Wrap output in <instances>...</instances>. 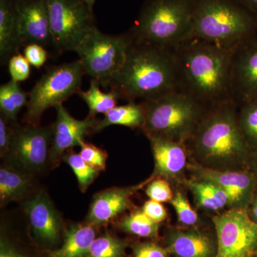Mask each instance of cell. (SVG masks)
<instances>
[{
  "label": "cell",
  "mask_w": 257,
  "mask_h": 257,
  "mask_svg": "<svg viewBox=\"0 0 257 257\" xmlns=\"http://www.w3.org/2000/svg\"><path fill=\"white\" fill-rule=\"evenodd\" d=\"M24 209L34 241L47 251L60 247L67 226L48 194L44 191L37 192L24 203Z\"/></svg>",
  "instance_id": "7c38bea8"
},
{
  "label": "cell",
  "mask_w": 257,
  "mask_h": 257,
  "mask_svg": "<svg viewBox=\"0 0 257 257\" xmlns=\"http://www.w3.org/2000/svg\"><path fill=\"white\" fill-rule=\"evenodd\" d=\"M57 119L52 125V140L50 153V164L57 166L64 154L74 147H81L85 143L84 138L93 133L95 118L88 116L85 119L79 120L71 116L63 104L55 106Z\"/></svg>",
  "instance_id": "9a60e30c"
},
{
  "label": "cell",
  "mask_w": 257,
  "mask_h": 257,
  "mask_svg": "<svg viewBox=\"0 0 257 257\" xmlns=\"http://www.w3.org/2000/svg\"><path fill=\"white\" fill-rule=\"evenodd\" d=\"M52 47L59 54L75 52L96 28L92 10L83 0H46Z\"/></svg>",
  "instance_id": "9c48e42d"
},
{
  "label": "cell",
  "mask_w": 257,
  "mask_h": 257,
  "mask_svg": "<svg viewBox=\"0 0 257 257\" xmlns=\"http://www.w3.org/2000/svg\"><path fill=\"white\" fill-rule=\"evenodd\" d=\"M194 0H147L130 33L135 40L175 49L188 40Z\"/></svg>",
  "instance_id": "5b68a950"
},
{
  "label": "cell",
  "mask_w": 257,
  "mask_h": 257,
  "mask_svg": "<svg viewBox=\"0 0 257 257\" xmlns=\"http://www.w3.org/2000/svg\"><path fill=\"white\" fill-rule=\"evenodd\" d=\"M19 37L22 47L37 44L52 47L46 0H22L15 5Z\"/></svg>",
  "instance_id": "e0dca14e"
},
{
  "label": "cell",
  "mask_w": 257,
  "mask_h": 257,
  "mask_svg": "<svg viewBox=\"0 0 257 257\" xmlns=\"http://www.w3.org/2000/svg\"><path fill=\"white\" fill-rule=\"evenodd\" d=\"M130 243V239H121L106 230L94 240L87 257H127L126 249Z\"/></svg>",
  "instance_id": "f1b7e54d"
},
{
  "label": "cell",
  "mask_w": 257,
  "mask_h": 257,
  "mask_svg": "<svg viewBox=\"0 0 257 257\" xmlns=\"http://www.w3.org/2000/svg\"><path fill=\"white\" fill-rule=\"evenodd\" d=\"M52 125L40 126L13 124L11 143L6 157L15 168L32 175L41 172L50 164Z\"/></svg>",
  "instance_id": "8fae6325"
},
{
  "label": "cell",
  "mask_w": 257,
  "mask_h": 257,
  "mask_svg": "<svg viewBox=\"0 0 257 257\" xmlns=\"http://www.w3.org/2000/svg\"><path fill=\"white\" fill-rule=\"evenodd\" d=\"M183 187L192 192L197 207L200 209L219 214L229 208V199L226 193L211 181L191 177L186 179Z\"/></svg>",
  "instance_id": "44dd1931"
},
{
  "label": "cell",
  "mask_w": 257,
  "mask_h": 257,
  "mask_svg": "<svg viewBox=\"0 0 257 257\" xmlns=\"http://www.w3.org/2000/svg\"><path fill=\"white\" fill-rule=\"evenodd\" d=\"M170 203L177 213L179 222L184 227H197L199 222V216L191 206L182 189L176 191Z\"/></svg>",
  "instance_id": "1f68e13d"
},
{
  "label": "cell",
  "mask_w": 257,
  "mask_h": 257,
  "mask_svg": "<svg viewBox=\"0 0 257 257\" xmlns=\"http://www.w3.org/2000/svg\"><path fill=\"white\" fill-rule=\"evenodd\" d=\"M188 173L195 178L211 181L227 195L228 209L248 208L256 194L257 176L251 170L218 171L189 162Z\"/></svg>",
  "instance_id": "4fadbf2b"
},
{
  "label": "cell",
  "mask_w": 257,
  "mask_h": 257,
  "mask_svg": "<svg viewBox=\"0 0 257 257\" xmlns=\"http://www.w3.org/2000/svg\"><path fill=\"white\" fill-rule=\"evenodd\" d=\"M230 83L231 99L237 106L257 99V35L234 49Z\"/></svg>",
  "instance_id": "5bb4252c"
},
{
  "label": "cell",
  "mask_w": 257,
  "mask_h": 257,
  "mask_svg": "<svg viewBox=\"0 0 257 257\" xmlns=\"http://www.w3.org/2000/svg\"><path fill=\"white\" fill-rule=\"evenodd\" d=\"M108 87L128 101L155 100L177 92L174 49L138 41L132 36L124 64Z\"/></svg>",
  "instance_id": "3957f363"
},
{
  "label": "cell",
  "mask_w": 257,
  "mask_h": 257,
  "mask_svg": "<svg viewBox=\"0 0 257 257\" xmlns=\"http://www.w3.org/2000/svg\"><path fill=\"white\" fill-rule=\"evenodd\" d=\"M146 194L152 200L160 203L170 202L175 194L168 181L151 177L147 184Z\"/></svg>",
  "instance_id": "836d02e7"
},
{
  "label": "cell",
  "mask_w": 257,
  "mask_h": 257,
  "mask_svg": "<svg viewBox=\"0 0 257 257\" xmlns=\"http://www.w3.org/2000/svg\"><path fill=\"white\" fill-rule=\"evenodd\" d=\"M216 257H257V222L248 208L227 209L212 217Z\"/></svg>",
  "instance_id": "30bf717a"
},
{
  "label": "cell",
  "mask_w": 257,
  "mask_h": 257,
  "mask_svg": "<svg viewBox=\"0 0 257 257\" xmlns=\"http://www.w3.org/2000/svg\"><path fill=\"white\" fill-rule=\"evenodd\" d=\"M142 210L152 221L161 224L167 218V211L162 203L156 201H147L144 204Z\"/></svg>",
  "instance_id": "74e56055"
},
{
  "label": "cell",
  "mask_w": 257,
  "mask_h": 257,
  "mask_svg": "<svg viewBox=\"0 0 257 257\" xmlns=\"http://www.w3.org/2000/svg\"><path fill=\"white\" fill-rule=\"evenodd\" d=\"M145 120V111L143 102L128 101L124 105L114 106L104 114L102 119L97 120L93 128V133L101 132L112 125L142 130Z\"/></svg>",
  "instance_id": "d4e9b609"
},
{
  "label": "cell",
  "mask_w": 257,
  "mask_h": 257,
  "mask_svg": "<svg viewBox=\"0 0 257 257\" xmlns=\"http://www.w3.org/2000/svg\"><path fill=\"white\" fill-rule=\"evenodd\" d=\"M32 175L12 167L0 169V204L4 207L12 202L23 200L31 190Z\"/></svg>",
  "instance_id": "cb8c5ba5"
},
{
  "label": "cell",
  "mask_w": 257,
  "mask_h": 257,
  "mask_svg": "<svg viewBox=\"0 0 257 257\" xmlns=\"http://www.w3.org/2000/svg\"><path fill=\"white\" fill-rule=\"evenodd\" d=\"M99 84L95 79L90 82V87L87 91L80 90L77 94L87 104L89 113L88 116L95 118L98 114H105L117 104V95L114 92H103Z\"/></svg>",
  "instance_id": "83f0119b"
},
{
  "label": "cell",
  "mask_w": 257,
  "mask_h": 257,
  "mask_svg": "<svg viewBox=\"0 0 257 257\" xmlns=\"http://www.w3.org/2000/svg\"><path fill=\"white\" fill-rule=\"evenodd\" d=\"M238 123L245 143L252 155L257 154V99L237 106Z\"/></svg>",
  "instance_id": "f546056e"
},
{
  "label": "cell",
  "mask_w": 257,
  "mask_h": 257,
  "mask_svg": "<svg viewBox=\"0 0 257 257\" xmlns=\"http://www.w3.org/2000/svg\"><path fill=\"white\" fill-rule=\"evenodd\" d=\"M24 56L29 63L37 68H40L46 62L47 52L45 47L37 44H30L24 49Z\"/></svg>",
  "instance_id": "8d00e7d4"
},
{
  "label": "cell",
  "mask_w": 257,
  "mask_h": 257,
  "mask_svg": "<svg viewBox=\"0 0 257 257\" xmlns=\"http://www.w3.org/2000/svg\"><path fill=\"white\" fill-rule=\"evenodd\" d=\"M140 102L145 111L142 130L148 139H165L182 144L192 137L208 109L179 91Z\"/></svg>",
  "instance_id": "8992f818"
},
{
  "label": "cell",
  "mask_w": 257,
  "mask_h": 257,
  "mask_svg": "<svg viewBox=\"0 0 257 257\" xmlns=\"http://www.w3.org/2000/svg\"><path fill=\"white\" fill-rule=\"evenodd\" d=\"M256 35V17L237 0H194L189 39L234 50Z\"/></svg>",
  "instance_id": "277c9868"
},
{
  "label": "cell",
  "mask_w": 257,
  "mask_h": 257,
  "mask_svg": "<svg viewBox=\"0 0 257 257\" xmlns=\"http://www.w3.org/2000/svg\"><path fill=\"white\" fill-rule=\"evenodd\" d=\"M150 181V177L138 185L112 187L96 194L86 216L85 222L97 226H105L131 207V198Z\"/></svg>",
  "instance_id": "ac0fdd59"
},
{
  "label": "cell",
  "mask_w": 257,
  "mask_h": 257,
  "mask_svg": "<svg viewBox=\"0 0 257 257\" xmlns=\"http://www.w3.org/2000/svg\"><path fill=\"white\" fill-rule=\"evenodd\" d=\"M155 160L152 179L162 178L179 187L187 179L189 158L185 145L161 138L149 139Z\"/></svg>",
  "instance_id": "2e32d148"
},
{
  "label": "cell",
  "mask_w": 257,
  "mask_h": 257,
  "mask_svg": "<svg viewBox=\"0 0 257 257\" xmlns=\"http://www.w3.org/2000/svg\"><path fill=\"white\" fill-rule=\"evenodd\" d=\"M99 227L87 222L70 224L66 227L63 242L49 257H87L89 248L99 235Z\"/></svg>",
  "instance_id": "ffe728a7"
},
{
  "label": "cell",
  "mask_w": 257,
  "mask_h": 257,
  "mask_svg": "<svg viewBox=\"0 0 257 257\" xmlns=\"http://www.w3.org/2000/svg\"><path fill=\"white\" fill-rule=\"evenodd\" d=\"M0 257H49L47 251L32 239L28 228L25 232L2 227Z\"/></svg>",
  "instance_id": "7402d4cb"
},
{
  "label": "cell",
  "mask_w": 257,
  "mask_h": 257,
  "mask_svg": "<svg viewBox=\"0 0 257 257\" xmlns=\"http://www.w3.org/2000/svg\"><path fill=\"white\" fill-rule=\"evenodd\" d=\"M251 206V209H248V212H249L250 216L253 221L257 222V194H255L254 197L252 202L250 204Z\"/></svg>",
  "instance_id": "60d3db41"
},
{
  "label": "cell",
  "mask_w": 257,
  "mask_h": 257,
  "mask_svg": "<svg viewBox=\"0 0 257 257\" xmlns=\"http://www.w3.org/2000/svg\"><path fill=\"white\" fill-rule=\"evenodd\" d=\"M9 72L12 80L21 82L27 80L30 75V64L25 56L16 54L9 60Z\"/></svg>",
  "instance_id": "d590c367"
},
{
  "label": "cell",
  "mask_w": 257,
  "mask_h": 257,
  "mask_svg": "<svg viewBox=\"0 0 257 257\" xmlns=\"http://www.w3.org/2000/svg\"><path fill=\"white\" fill-rule=\"evenodd\" d=\"M9 121L3 115L0 116V155L5 157L9 152L11 143L13 126H10Z\"/></svg>",
  "instance_id": "f35d334b"
},
{
  "label": "cell",
  "mask_w": 257,
  "mask_h": 257,
  "mask_svg": "<svg viewBox=\"0 0 257 257\" xmlns=\"http://www.w3.org/2000/svg\"><path fill=\"white\" fill-rule=\"evenodd\" d=\"M164 246L175 257H216V236L197 227L170 228Z\"/></svg>",
  "instance_id": "d6986e66"
},
{
  "label": "cell",
  "mask_w": 257,
  "mask_h": 257,
  "mask_svg": "<svg viewBox=\"0 0 257 257\" xmlns=\"http://www.w3.org/2000/svg\"><path fill=\"white\" fill-rule=\"evenodd\" d=\"M22 47L19 37L15 5L0 1V57L1 62H9Z\"/></svg>",
  "instance_id": "603a6c76"
},
{
  "label": "cell",
  "mask_w": 257,
  "mask_h": 257,
  "mask_svg": "<svg viewBox=\"0 0 257 257\" xmlns=\"http://www.w3.org/2000/svg\"><path fill=\"white\" fill-rule=\"evenodd\" d=\"M29 93L25 92L19 83L10 80L0 87L1 115L13 124H16L20 110L28 104Z\"/></svg>",
  "instance_id": "4316f807"
},
{
  "label": "cell",
  "mask_w": 257,
  "mask_h": 257,
  "mask_svg": "<svg viewBox=\"0 0 257 257\" xmlns=\"http://www.w3.org/2000/svg\"><path fill=\"white\" fill-rule=\"evenodd\" d=\"M80 148L79 155L87 163L99 172L106 170L108 157L106 152L91 143H84Z\"/></svg>",
  "instance_id": "e575fe53"
},
{
  "label": "cell",
  "mask_w": 257,
  "mask_h": 257,
  "mask_svg": "<svg viewBox=\"0 0 257 257\" xmlns=\"http://www.w3.org/2000/svg\"><path fill=\"white\" fill-rule=\"evenodd\" d=\"M234 50L197 39L174 49L179 92L207 109L232 101L231 67Z\"/></svg>",
  "instance_id": "7a4b0ae2"
},
{
  "label": "cell",
  "mask_w": 257,
  "mask_h": 257,
  "mask_svg": "<svg viewBox=\"0 0 257 257\" xmlns=\"http://www.w3.org/2000/svg\"><path fill=\"white\" fill-rule=\"evenodd\" d=\"M83 1H84V3L87 5V6L92 10L93 5H94L96 0H83Z\"/></svg>",
  "instance_id": "7bdbcfd3"
},
{
  "label": "cell",
  "mask_w": 257,
  "mask_h": 257,
  "mask_svg": "<svg viewBox=\"0 0 257 257\" xmlns=\"http://www.w3.org/2000/svg\"><path fill=\"white\" fill-rule=\"evenodd\" d=\"M257 18V0H237Z\"/></svg>",
  "instance_id": "ab89813d"
},
{
  "label": "cell",
  "mask_w": 257,
  "mask_h": 257,
  "mask_svg": "<svg viewBox=\"0 0 257 257\" xmlns=\"http://www.w3.org/2000/svg\"><path fill=\"white\" fill-rule=\"evenodd\" d=\"M84 69L80 61L52 66L29 92L25 121L39 125L47 109L62 104L81 90Z\"/></svg>",
  "instance_id": "52a82bcc"
},
{
  "label": "cell",
  "mask_w": 257,
  "mask_h": 257,
  "mask_svg": "<svg viewBox=\"0 0 257 257\" xmlns=\"http://www.w3.org/2000/svg\"><path fill=\"white\" fill-rule=\"evenodd\" d=\"M131 41L130 32L111 35L94 29L75 50L84 74L107 87L124 64Z\"/></svg>",
  "instance_id": "ba28073f"
},
{
  "label": "cell",
  "mask_w": 257,
  "mask_h": 257,
  "mask_svg": "<svg viewBox=\"0 0 257 257\" xmlns=\"http://www.w3.org/2000/svg\"><path fill=\"white\" fill-rule=\"evenodd\" d=\"M250 169H251V170L254 172L255 175L257 176V154L252 155Z\"/></svg>",
  "instance_id": "b9f144b4"
},
{
  "label": "cell",
  "mask_w": 257,
  "mask_h": 257,
  "mask_svg": "<svg viewBox=\"0 0 257 257\" xmlns=\"http://www.w3.org/2000/svg\"><path fill=\"white\" fill-rule=\"evenodd\" d=\"M158 241H131V254L130 257H171L165 246L160 244Z\"/></svg>",
  "instance_id": "d6a6232c"
},
{
  "label": "cell",
  "mask_w": 257,
  "mask_h": 257,
  "mask_svg": "<svg viewBox=\"0 0 257 257\" xmlns=\"http://www.w3.org/2000/svg\"><path fill=\"white\" fill-rule=\"evenodd\" d=\"M115 226L120 231L138 238L158 241L160 224L152 221L141 209L125 214Z\"/></svg>",
  "instance_id": "484cf974"
},
{
  "label": "cell",
  "mask_w": 257,
  "mask_h": 257,
  "mask_svg": "<svg viewBox=\"0 0 257 257\" xmlns=\"http://www.w3.org/2000/svg\"><path fill=\"white\" fill-rule=\"evenodd\" d=\"M62 160L65 161L73 171L78 182L79 189L85 192L99 175V171L87 163L79 154L69 150L64 154Z\"/></svg>",
  "instance_id": "4dcf8cb0"
},
{
  "label": "cell",
  "mask_w": 257,
  "mask_h": 257,
  "mask_svg": "<svg viewBox=\"0 0 257 257\" xmlns=\"http://www.w3.org/2000/svg\"><path fill=\"white\" fill-rule=\"evenodd\" d=\"M237 110L234 101L207 109L184 144L190 163L222 172L251 170L252 154L240 130Z\"/></svg>",
  "instance_id": "6da1fadb"
}]
</instances>
